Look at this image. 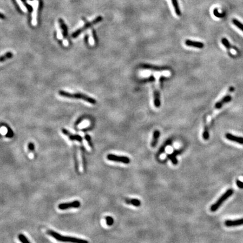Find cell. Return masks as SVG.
<instances>
[{
    "label": "cell",
    "mask_w": 243,
    "mask_h": 243,
    "mask_svg": "<svg viewBox=\"0 0 243 243\" xmlns=\"http://www.w3.org/2000/svg\"><path fill=\"white\" fill-rule=\"evenodd\" d=\"M226 138L227 140H230L232 142H235L241 145H243V137H238L234 136L231 134H226Z\"/></svg>",
    "instance_id": "cell-11"
},
{
    "label": "cell",
    "mask_w": 243,
    "mask_h": 243,
    "mask_svg": "<svg viewBox=\"0 0 243 243\" xmlns=\"http://www.w3.org/2000/svg\"><path fill=\"white\" fill-rule=\"evenodd\" d=\"M177 155L174 154L173 152L172 154H167V158L169 159L173 165H177L178 164V160L176 158Z\"/></svg>",
    "instance_id": "cell-18"
},
{
    "label": "cell",
    "mask_w": 243,
    "mask_h": 243,
    "mask_svg": "<svg viewBox=\"0 0 243 243\" xmlns=\"http://www.w3.org/2000/svg\"><path fill=\"white\" fill-rule=\"evenodd\" d=\"M214 15L215 16H216L217 17H219V18H220V17H222V16L221 15V14H219L218 12H217V10H216V9H215L214 10Z\"/></svg>",
    "instance_id": "cell-31"
},
{
    "label": "cell",
    "mask_w": 243,
    "mask_h": 243,
    "mask_svg": "<svg viewBox=\"0 0 243 243\" xmlns=\"http://www.w3.org/2000/svg\"><path fill=\"white\" fill-rule=\"evenodd\" d=\"M231 100V96L230 95H226L225 97H223L218 103L216 104L215 108L217 109L221 108L224 104L227 103Z\"/></svg>",
    "instance_id": "cell-16"
},
{
    "label": "cell",
    "mask_w": 243,
    "mask_h": 243,
    "mask_svg": "<svg viewBox=\"0 0 243 243\" xmlns=\"http://www.w3.org/2000/svg\"><path fill=\"white\" fill-rule=\"evenodd\" d=\"M30 1H33V0H30Z\"/></svg>",
    "instance_id": "cell-33"
},
{
    "label": "cell",
    "mask_w": 243,
    "mask_h": 243,
    "mask_svg": "<svg viewBox=\"0 0 243 243\" xmlns=\"http://www.w3.org/2000/svg\"><path fill=\"white\" fill-rule=\"evenodd\" d=\"M222 44L225 46V47H226L227 49H231V45L230 44V43L229 42V41H228V40H227V39L223 38V39L222 40Z\"/></svg>",
    "instance_id": "cell-25"
},
{
    "label": "cell",
    "mask_w": 243,
    "mask_h": 243,
    "mask_svg": "<svg viewBox=\"0 0 243 243\" xmlns=\"http://www.w3.org/2000/svg\"><path fill=\"white\" fill-rule=\"evenodd\" d=\"M225 224L227 227H236L241 226L243 225V218L235 220H227L225 221Z\"/></svg>",
    "instance_id": "cell-10"
},
{
    "label": "cell",
    "mask_w": 243,
    "mask_h": 243,
    "mask_svg": "<svg viewBox=\"0 0 243 243\" xmlns=\"http://www.w3.org/2000/svg\"><path fill=\"white\" fill-rule=\"evenodd\" d=\"M141 67L144 69H150V70H157V71H159V70H166L167 68H163V67H155V66H152V65H147V64H144L142 65Z\"/></svg>",
    "instance_id": "cell-17"
},
{
    "label": "cell",
    "mask_w": 243,
    "mask_h": 243,
    "mask_svg": "<svg viewBox=\"0 0 243 243\" xmlns=\"http://www.w3.org/2000/svg\"><path fill=\"white\" fill-rule=\"evenodd\" d=\"M158 86L153 85V97H154V104L156 108H159L160 106V93L159 90Z\"/></svg>",
    "instance_id": "cell-7"
},
{
    "label": "cell",
    "mask_w": 243,
    "mask_h": 243,
    "mask_svg": "<svg viewBox=\"0 0 243 243\" xmlns=\"http://www.w3.org/2000/svg\"><path fill=\"white\" fill-rule=\"evenodd\" d=\"M20 2L23 4V5L25 7L26 9H27L28 10L31 11L32 7H31L29 5H28V4H27V0H20Z\"/></svg>",
    "instance_id": "cell-27"
},
{
    "label": "cell",
    "mask_w": 243,
    "mask_h": 243,
    "mask_svg": "<svg viewBox=\"0 0 243 243\" xmlns=\"http://www.w3.org/2000/svg\"><path fill=\"white\" fill-rule=\"evenodd\" d=\"M236 183L237 185V186L240 188H243V182L237 180L236 182Z\"/></svg>",
    "instance_id": "cell-30"
},
{
    "label": "cell",
    "mask_w": 243,
    "mask_h": 243,
    "mask_svg": "<svg viewBox=\"0 0 243 243\" xmlns=\"http://www.w3.org/2000/svg\"><path fill=\"white\" fill-rule=\"evenodd\" d=\"M160 132L159 130H155L152 134V139L151 142L152 147H155L157 145L158 140L160 137Z\"/></svg>",
    "instance_id": "cell-15"
},
{
    "label": "cell",
    "mask_w": 243,
    "mask_h": 243,
    "mask_svg": "<svg viewBox=\"0 0 243 243\" xmlns=\"http://www.w3.org/2000/svg\"><path fill=\"white\" fill-rule=\"evenodd\" d=\"M47 234L50 236L55 238L56 240L62 242H70V243H87L88 242L85 240H82L77 237H65L62 236L60 234L56 232L51 230H49L47 231Z\"/></svg>",
    "instance_id": "cell-1"
},
{
    "label": "cell",
    "mask_w": 243,
    "mask_h": 243,
    "mask_svg": "<svg viewBox=\"0 0 243 243\" xmlns=\"http://www.w3.org/2000/svg\"><path fill=\"white\" fill-rule=\"evenodd\" d=\"M61 131H62V132L65 135H66L67 136H68L70 140H72V141H78L79 142H82V141H83L82 137L78 134H72L69 131H68L67 129H64V128L62 129Z\"/></svg>",
    "instance_id": "cell-8"
},
{
    "label": "cell",
    "mask_w": 243,
    "mask_h": 243,
    "mask_svg": "<svg viewBox=\"0 0 243 243\" xmlns=\"http://www.w3.org/2000/svg\"><path fill=\"white\" fill-rule=\"evenodd\" d=\"M232 23L234 25H235L239 29L243 32V24H242L240 22L237 20V19H233L232 20Z\"/></svg>",
    "instance_id": "cell-23"
},
{
    "label": "cell",
    "mask_w": 243,
    "mask_h": 243,
    "mask_svg": "<svg viewBox=\"0 0 243 243\" xmlns=\"http://www.w3.org/2000/svg\"><path fill=\"white\" fill-rule=\"evenodd\" d=\"M59 93L60 96H63V97L82 99L93 105H95L96 104V101L95 99L90 97L82 93H70V92H68L66 91L60 90L59 91Z\"/></svg>",
    "instance_id": "cell-2"
},
{
    "label": "cell",
    "mask_w": 243,
    "mask_h": 243,
    "mask_svg": "<svg viewBox=\"0 0 243 243\" xmlns=\"http://www.w3.org/2000/svg\"><path fill=\"white\" fill-rule=\"evenodd\" d=\"M105 221H106V224L108 226H111L114 224V219L109 216L105 217Z\"/></svg>",
    "instance_id": "cell-21"
},
{
    "label": "cell",
    "mask_w": 243,
    "mask_h": 243,
    "mask_svg": "<svg viewBox=\"0 0 243 243\" xmlns=\"http://www.w3.org/2000/svg\"><path fill=\"white\" fill-rule=\"evenodd\" d=\"M6 18V17L1 12H0V19H5Z\"/></svg>",
    "instance_id": "cell-32"
},
{
    "label": "cell",
    "mask_w": 243,
    "mask_h": 243,
    "mask_svg": "<svg viewBox=\"0 0 243 243\" xmlns=\"http://www.w3.org/2000/svg\"><path fill=\"white\" fill-rule=\"evenodd\" d=\"M12 55H13V54H12V52H10V51L7 52L5 54H4V55L0 56V63L4 62V61H5L7 59H10L11 58H12Z\"/></svg>",
    "instance_id": "cell-20"
},
{
    "label": "cell",
    "mask_w": 243,
    "mask_h": 243,
    "mask_svg": "<svg viewBox=\"0 0 243 243\" xmlns=\"http://www.w3.org/2000/svg\"><path fill=\"white\" fill-rule=\"evenodd\" d=\"M19 240L23 243H29L30 242L28 240V239L25 237L23 234H19L18 236Z\"/></svg>",
    "instance_id": "cell-24"
},
{
    "label": "cell",
    "mask_w": 243,
    "mask_h": 243,
    "mask_svg": "<svg viewBox=\"0 0 243 243\" xmlns=\"http://www.w3.org/2000/svg\"><path fill=\"white\" fill-rule=\"evenodd\" d=\"M103 20V17L101 16H98L96 17V18L93 19L92 20H91V22H88L87 23H85V24L83 25L82 27H81L79 29H78L77 30H75L73 34L72 35V37L73 38H76L79 35L82 33L83 31L87 29L88 28H90L92 26L96 24L97 23H100L101 21Z\"/></svg>",
    "instance_id": "cell-4"
},
{
    "label": "cell",
    "mask_w": 243,
    "mask_h": 243,
    "mask_svg": "<svg viewBox=\"0 0 243 243\" xmlns=\"http://www.w3.org/2000/svg\"><path fill=\"white\" fill-rule=\"evenodd\" d=\"M28 147L29 150L31 152H32L35 150V145H34V144H33V142H29V143L28 144Z\"/></svg>",
    "instance_id": "cell-29"
},
{
    "label": "cell",
    "mask_w": 243,
    "mask_h": 243,
    "mask_svg": "<svg viewBox=\"0 0 243 243\" xmlns=\"http://www.w3.org/2000/svg\"><path fill=\"white\" fill-rule=\"evenodd\" d=\"M85 138L86 141H87L88 146H90V147H92V142L91 141V137H90V136H89L88 134H86Z\"/></svg>",
    "instance_id": "cell-26"
},
{
    "label": "cell",
    "mask_w": 243,
    "mask_h": 243,
    "mask_svg": "<svg viewBox=\"0 0 243 243\" xmlns=\"http://www.w3.org/2000/svg\"><path fill=\"white\" fill-rule=\"evenodd\" d=\"M185 44L188 46L198 48V49H202L204 47L203 43L201 42L193 41H191V40H186Z\"/></svg>",
    "instance_id": "cell-14"
},
{
    "label": "cell",
    "mask_w": 243,
    "mask_h": 243,
    "mask_svg": "<svg viewBox=\"0 0 243 243\" xmlns=\"http://www.w3.org/2000/svg\"><path fill=\"white\" fill-rule=\"evenodd\" d=\"M7 133L6 134V137H9V138H12V137L14 136V133L12 132V130L11 129H7Z\"/></svg>",
    "instance_id": "cell-28"
},
{
    "label": "cell",
    "mask_w": 243,
    "mask_h": 243,
    "mask_svg": "<svg viewBox=\"0 0 243 243\" xmlns=\"http://www.w3.org/2000/svg\"><path fill=\"white\" fill-rule=\"evenodd\" d=\"M81 206V203L78 201H73L72 202L61 203L58 206V208L60 210H65L70 208H78Z\"/></svg>",
    "instance_id": "cell-6"
},
{
    "label": "cell",
    "mask_w": 243,
    "mask_h": 243,
    "mask_svg": "<svg viewBox=\"0 0 243 243\" xmlns=\"http://www.w3.org/2000/svg\"><path fill=\"white\" fill-rule=\"evenodd\" d=\"M171 1H172V5H173V6L174 7V9H175V11L177 15L180 16L181 14V12L180 9L179 8L177 1V0H171Z\"/></svg>",
    "instance_id": "cell-19"
},
{
    "label": "cell",
    "mask_w": 243,
    "mask_h": 243,
    "mask_svg": "<svg viewBox=\"0 0 243 243\" xmlns=\"http://www.w3.org/2000/svg\"><path fill=\"white\" fill-rule=\"evenodd\" d=\"M172 140L170 139L167 140L166 141H165L164 144L159 148V150H158L157 153L156 157H159L160 155H162V154H163L164 152H165V148H166L167 146H170V145H172Z\"/></svg>",
    "instance_id": "cell-13"
},
{
    "label": "cell",
    "mask_w": 243,
    "mask_h": 243,
    "mask_svg": "<svg viewBox=\"0 0 243 243\" xmlns=\"http://www.w3.org/2000/svg\"><path fill=\"white\" fill-rule=\"evenodd\" d=\"M41 2L39 1H36L35 2V6H34V10H33V15H32V24L34 25H36L37 23V13H38V9L40 8V6L41 5Z\"/></svg>",
    "instance_id": "cell-9"
},
{
    "label": "cell",
    "mask_w": 243,
    "mask_h": 243,
    "mask_svg": "<svg viewBox=\"0 0 243 243\" xmlns=\"http://www.w3.org/2000/svg\"><path fill=\"white\" fill-rule=\"evenodd\" d=\"M125 203L128 205H131L134 207H139L141 206V202L139 199H135V198H127L124 199Z\"/></svg>",
    "instance_id": "cell-12"
},
{
    "label": "cell",
    "mask_w": 243,
    "mask_h": 243,
    "mask_svg": "<svg viewBox=\"0 0 243 243\" xmlns=\"http://www.w3.org/2000/svg\"><path fill=\"white\" fill-rule=\"evenodd\" d=\"M106 158L110 161L121 163L123 164H129L131 162V159L129 157H126V156H121V155H116L115 154H109L106 156Z\"/></svg>",
    "instance_id": "cell-5"
},
{
    "label": "cell",
    "mask_w": 243,
    "mask_h": 243,
    "mask_svg": "<svg viewBox=\"0 0 243 243\" xmlns=\"http://www.w3.org/2000/svg\"><path fill=\"white\" fill-rule=\"evenodd\" d=\"M203 137L204 140H208L209 138V130H208L207 126H205L204 127V131L203 133Z\"/></svg>",
    "instance_id": "cell-22"
},
{
    "label": "cell",
    "mask_w": 243,
    "mask_h": 243,
    "mask_svg": "<svg viewBox=\"0 0 243 243\" xmlns=\"http://www.w3.org/2000/svg\"><path fill=\"white\" fill-rule=\"evenodd\" d=\"M234 193V191L232 189H229L227 190L224 194L222 195L217 201H216V202L213 204L212 206H211V211L214 212L216 211H217L219 209V208L221 207L222 204L224 203V202L226 201L229 197H230Z\"/></svg>",
    "instance_id": "cell-3"
}]
</instances>
